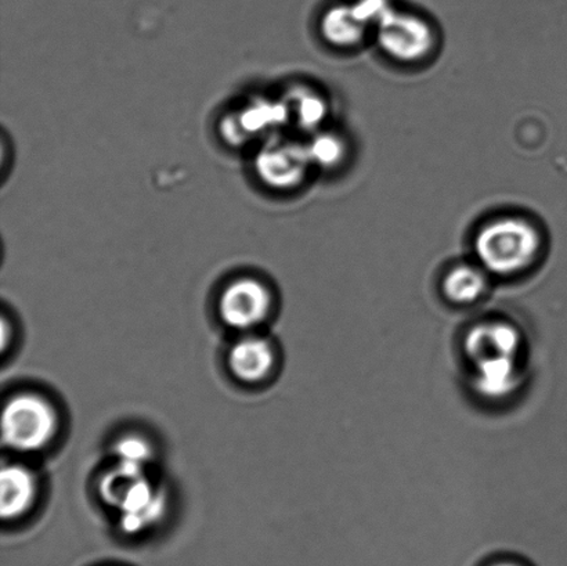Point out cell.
I'll return each instance as SVG.
<instances>
[{"label": "cell", "instance_id": "1", "mask_svg": "<svg viewBox=\"0 0 567 566\" xmlns=\"http://www.w3.org/2000/svg\"><path fill=\"white\" fill-rule=\"evenodd\" d=\"M543 235L536 224L519 215L497 216L476 233L475 260L492 277L513 279L540 259Z\"/></svg>", "mask_w": 567, "mask_h": 566}, {"label": "cell", "instance_id": "2", "mask_svg": "<svg viewBox=\"0 0 567 566\" xmlns=\"http://www.w3.org/2000/svg\"><path fill=\"white\" fill-rule=\"evenodd\" d=\"M59 431V414L37 393H20L6 402L2 414L4 447L19 453L42 451Z\"/></svg>", "mask_w": 567, "mask_h": 566}, {"label": "cell", "instance_id": "3", "mask_svg": "<svg viewBox=\"0 0 567 566\" xmlns=\"http://www.w3.org/2000/svg\"><path fill=\"white\" fill-rule=\"evenodd\" d=\"M382 52L403 64L421 63L436 47L432 25L422 17L392 9L375 27Z\"/></svg>", "mask_w": 567, "mask_h": 566}, {"label": "cell", "instance_id": "4", "mask_svg": "<svg viewBox=\"0 0 567 566\" xmlns=\"http://www.w3.org/2000/svg\"><path fill=\"white\" fill-rule=\"evenodd\" d=\"M468 364L497 359H522L525 340L518 327L503 319H486L472 326L464 337Z\"/></svg>", "mask_w": 567, "mask_h": 566}, {"label": "cell", "instance_id": "5", "mask_svg": "<svg viewBox=\"0 0 567 566\" xmlns=\"http://www.w3.org/2000/svg\"><path fill=\"white\" fill-rule=\"evenodd\" d=\"M271 305L269 288L252 277H244L233 281L221 294L220 318L231 329L252 330L269 318Z\"/></svg>", "mask_w": 567, "mask_h": 566}, {"label": "cell", "instance_id": "6", "mask_svg": "<svg viewBox=\"0 0 567 566\" xmlns=\"http://www.w3.org/2000/svg\"><path fill=\"white\" fill-rule=\"evenodd\" d=\"M310 165L308 146L281 138L268 143L257 158V171L262 181L281 191L300 185Z\"/></svg>", "mask_w": 567, "mask_h": 566}, {"label": "cell", "instance_id": "7", "mask_svg": "<svg viewBox=\"0 0 567 566\" xmlns=\"http://www.w3.org/2000/svg\"><path fill=\"white\" fill-rule=\"evenodd\" d=\"M472 390L483 401L502 402L513 398L525 380L522 359H497L471 364Z\"/></svg>", "mask_w": 567, "mask_h": 566}, {"label": "cell", "instance_id": "8", "mask_svg": "<svg viewBox=\"0 0 567 566\" xmlns=\"http://www.w3.org/2000/svg\"><path fill=\"white\" fill-rule=\"evenodd\" d=\"M276 352L270 341L259 337H246L233 346L229 368L237 380L255 384L268 379L275 370Z\"/></svg>", "mask_w": 567, "mask_h": 566}, {"label": "cell", "instance_id": "9", "mask_svg": "<svg viewBox=\"0 0 567 566\" xmlns=\"http://www.w3.org/2000/svg\"><path fill=\"white\" fill-rule=\"evenodd\" d=\"M0 514L4 521L19 519L30 512L38 496V480L21 464H6L0 474Z\"/></svg>", "mask_w": 567, "mask_h": 566}, {"label": "cell", "instance_id": "10", "mask_svg": "<svg viewBox=\"0 0 567 566\" xmlns=\"http://www.w3.org/2000/svg\"><path fill=\"white\" fill-rule=\"evenodd\" d=\"M492 279L476 260L455 264L443 276L442 294L455 307H472L487 296Z\"/></svg>", "mask_w": 567, "mask_h": 566}, {"label": "cell", "instance_id": "11", "mask_svg": "<svg viewBox=\"0 0 567 566\" xmlns=\"http://www.w3.org/2000/svg\"><path fill=\"white\" fill-rule=\"evenodd\" d=\"M370 30L371 27L361 19L353 3L333 6L322 16L321 33L332 47H359Z\"/></svg>", "mask_w": 567, "mask_h": 566}, {"label": "cell", "instance_id": "12", "mask_svg": "<svg viewBox=\"0 0 567 566\" xmlns=\"http://www.w3.org/2000/svg\"><path fill=\"white\" fill-rule=\"evenodd\" d=\"M311 164L336 168L348 155L347 142L337 133L320 132L308 146Z\"/></svg>", "mask_w": 567, "mask_h": 566}, {"label": "cell", "instance_id": "13", "mask_svg": "<svg viewBox=\"0 0 567 566\" xmlns=\"http://www.w3.org/2000/svg\"><path fill=\"white\" fill-rule=\"evenodd\" d=\"M293 110L297 111L298 122L305 130H316L328 114L324 99L311 92L300 93L295 99Z\"/></svg>", "mask_w": 567, "mask_h": 566}, {"label": "cell", "instance_id": "14", "mask_svg": "<svg viewBox=\"0 0 567 566\" xmlns=\"http://www.w3.org/2000/svg\"><path fill=\"white\" fill-rule=\"evenodd\" d=\"M116 454L121 459V464L143 469L152 457V449L146 441L138 438H125L124 441L116 443Z\"/></svg>", "mask_w": 567, "mask_h": 566}, {"label": "cell", "instance_id": "15", "mask_svg": "<svg viewBox=\"0 0 567 566\" xmlns=\"http://www.w3.org/2000/svg\"><path fill=\"white\" fill-rule=\"evenodd\" d=\"M487 566H526V565L522 564L520 562H516V559L502 558V559H496V562H493V563L488 564Z\"/></svg>", "mask_w": 567, "mask_h": 566}]
</instances>
